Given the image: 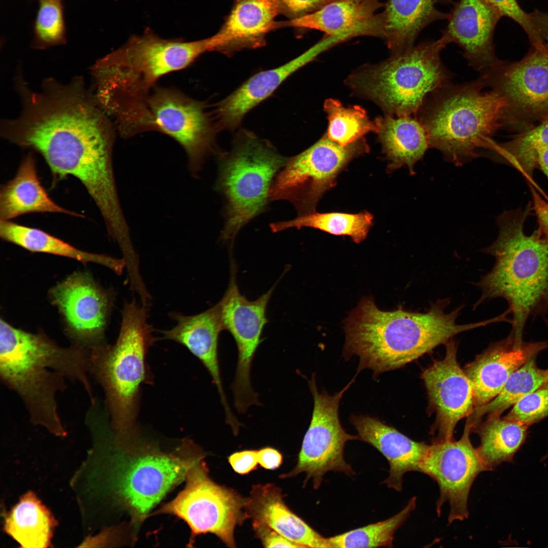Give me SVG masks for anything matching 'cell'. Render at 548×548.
Masks as SVG:
<instances>
[{"mask_svg": "<svg viewBox=\"0 0 548 548\" xmlns=\"http://www.w3.org/2000/svg\"><path fill=\"white\" fill-rule=\"evenodd\" d=\"M22 110L1 125L4 139L44 157L55 181L80 180L94 200L105 224L124 219L114 177V133L105 112L81 77L64 84L49 78L40 91H19Z\"/></svg>", "mask_w": 548, "mask_h": 548, "instance_id": "cell-1", "label": "cell"}, {"mask_svg": "<svg viewBox=\"0 0 548 548\" xmlns=\"http://www.w3.org/2000/svg\"><path fill=\"white\" fill-rule=\"evenodd\" d=\"M0 376L20 398L30 422L58 436L66 430L56 394L79 383L90 402L95 400L89 374L90 350L75 345L63 348L43 333H31L0 320Z\"/></svg>", "mask_w": 548, "mask_h": 548, "instance_id": "cell-2", "label": "cell"}, {"mask_svg": "<svg viewBox=\"0 0 548 548\" xmlns=\"http://www.w3.org/2000/svg\"><path fill=\"white\" fill-rule=\"evenodd\" d=\"M505 211L497 219L499 234L485 252L494 257L491 270L477 283L482 295L475 305L497 297L505 299L512 315L510 333L523 338L528 319L548 312V238L538 228L524 231L531 209Z\"/></svg>", "mask_w": 548, "mask_h": 548, "instance_id": "cell-3", "label": "cell"}, {"mask_svg": "<svg viewBox=\"0 0 548 548\" xmlns=\"http://www.w3.org/2000/svg\"><path fill=\"white\" fill-rule=\"evenodd\" d=\"M481 78L461 84L451 82L430 93L416 117L424 127L430 147L446 161L462 166L489 149L501 126L506 103L493 91H483Z\"/></svg>", "mask_w": 548, "mask_h": 548, "instance_id": "cell-4", "label": "cell"}, {"mask_svg": "<svg viewBox=\"0 0 548 548\" xmlns=\"http://www.w3.org/2000/svg\"><path fill=\"white\" fill-rule=\"evenodd\" d=\"M343 357L359 359L357 373L380 374L402 367L440 344L442 330L431 310L414 312L399 309L383 311L373 300H362L346 321Z\"/></svg>", "mask_w": 548, "mask_h": 548, "instance_id": "cell-5", "label": "cell"}, {"mask_svg": "<svg viewBox=\"0 0 548 548\" xmlns=\"http://www.w3.org/2000/svg\"><path fill=\"white\" fill-rule=\"evenodd\" d=\"M209 44L208 38L165 39L147 28L94 65L95 98L105 111L115 114L144 98L163 76L187 67L210 51Z\"/></svg>", "mask_w": 548, "mask_h": 548, "instance_id": "cell-6", "label": "cell"}, {"mask_svg": "<svg viewBox=\"0 0 548 548\" xmlns=\"http://www.w3.org/2000/svg\"><path fill=\"white\" fill-rule=\"evenodd\" d=\"M117 340L90 350V373L101 386L117 440L126 443L136 436L141 385L146 379V356L154 341L147 322L148 308L133 299L126 302Z\"/></svg>", "mask_w": 548, "mask_h": 548, "instance_id": "cell-7", "label": "cell"}, {"mask_svg": "<svg viewBox=\"0 0 548 548\" xmlns=\"http://www.w3.org/2000/svg\"><path fill=\"white\" fill-rule=\"evenodd\" d=\"M448 44L441 37L395 53L386 61L353 74L349 85L388 115L416 117L428 95L450 83L451 74L440 58Z\"/></svg>", "mask_w": 548, "mask_h": 548, "instance_id": "cell-8", "label": "cell"}, {"mask_svg": "<svg viewBox=\"0 0 548 548\" xmlns=\"http://www.w3.org/2000/svg\"><path fill=\"white\" fill-rule=\"evenodd\" d=\"M288 159L252 133L238 134L232 150L220 162L216 185L226 199L223 241H233L246 224L264 211L272 179Z\"/></svg>", "mask_w": 548, "mask_h": 548, "instance_id": "cell-9", "label": "cell"}, {"mask_svg": "<svg viewBox=\"0 0 548 548\" xmlns=\"http://www.w3.org/2000/svg\"><path fill=\"white\" fill-rule=\"evenodd\" d=\"M130 124L135 134L157 130L174 139L185 150L194 177L214 151V131L202 105L176 89L150 92L134 108Z\"/></svg>", "mask_w": 548, "mask_h": 548, "instance_id": "cell-10", "label": "cell"}, {"mask_svg": "<svg viewBox=\"0 0 548 548\" xmlns=\"http://www.w3.org/2000/svg\"><path fill=\"white\" fill-rule=\"evenodd\" d=\"M368 151L361 139L342 147L324 135L288 159L272 183L269 200H288L299 216L315 212L318 201L334 186L341 171L353 158Z\"/></svg>", "mask_w": 548, "mask_h": 548, "instance_id": "cell-11", "label": "cell"}, {"mask_svg": "<svg viewBox=\"0 0 548 548\" xmlns=\"http://www.w3.org/2000/svg\"><path fill=\"white\" fill-rule=\"evenodd\" d=\"M203 458L187 472L184 489L156 513L172 515L185 521L191 529L190 542L198 535L210 533L227 546L235 547V527L246 520L245 498L214 482Z\"/></svg>", "mask_w": 548, "mask_h": 548, "instance_id": "cell-12", "label": "cell"}, {"mask_svg": "<svg viewBox=\"0 0 548 548\" xmlns=\"http://www.w3.org/2000/svg\"><path fill=\"white\" fill-rule=\"evenodd\" d=\"M520 61L497 60L480 77L504 100L502 126L523 127L548 117V47L532 46Z\"/></svg>", "mask_w": 548, "mask_h": 548, "instance_id": "cell-13", "label": "cell"}, {"mask_svg": "<svg viewBox=\"0 0 548 548\" xmlns=\"http://www.w3.org/2000/svg\"><path fill=\"white\" fill-rule=\"evenodd\" d=\"M354 380L331 395L325 391H319L315 374H312L309 381L314 399L310 424L303 437L296 466L289 472L280 475V478L292 477L304 472L306 477L303 487L312 480L313 488L317 490L329 471L342 472L349 476L355 475L351 465L344 458V452L347 442L358 440V437L346 431L338 415L340 400Z\"/></svg>", "mask_w": 548, "mask_h": 548, "instance_id": "cell-14", "label": "cell"}, {"mask_svg": "<svg viewBox=\"0 0 548 548\" xmlns=\"http://www.w3.org/2000/svg\"><path fill=\"white\" fill-rule=\"evenodd\" d=\"M164 453L144 449L122 464L117 482L118 493L134 522L144 520L151 509L173 488L186 479L187 472L202 455Z\"/></svg>", "mask_w": 548, "mask_h": 548, "instance_id": "cell-15", "label": "cell"}, {"mask_svg": "<svg viewBox=\"0 0 548 548\" xmlns=\"http://www.w3.org/2000/svg\"><path fill=\"white\" fill-rule=\"evenodd\" d=\"M235 273L233 267L227 291L218 303L223 329L231 334L238 350L231 385L234 406L238 410L245 412L252 405L259 404L257 394L251 386L250 370L262 329L267 322L266 309L276 285L257 299L250 301L239 291Z\"/></svg>", "mask_w": 548, "mask_h": 548, "instance_id": "cell-16", "label": "cell"}, {"mask_svg": "<svg viewBox=\"0 0 548 548\" xmlns=\"http://www.w3.org/2000/svg\"><path fill=\"white\" fill-rule=\"evenodd\" d=\"M472 426L467 422L458 440L453 439L435 441L429 445L420 472L437 484L440 495L436 501L439 516L444 503L450 504L448 523L467 519L468 500L476 476L487 471L477 451L472 445L470 433Z\"/></svg>", "mask_w": 548, "mask_h": 548, "instance_id": "cell-17", "label": "cell"}, {"mask_svg": "<svg viewBox=\"0 0 548 548\" xmlns=\"http://www.w3.org/2000/svg\"><path fill=\"white\" fill-rule=\"evenodd\" d=\"M75 345L90 350L106 344L104 333L113 304V297L90 276L77 272L50 291Z\"/></svg>", "mask_w": 548, "mask_h": 548, "instance_id": "cell-18", "label": "cell"}, {"mask_svg": "<svg viewBox=\"0 0 548 548\" xmlns=\"http://www.w3.org/2000/svg\"><path fill=\"white\" fill-rule=\"evenodd\" d=\"M421 375L436 415L434 441L452 439L458 422L474 408L472 385L458 363L455 342H447L443 358L433 362Z\"/></svg>", "mask_w": 548, "mask_h": 548, "instance_id": "cell-19", "label": "cell"}, {"mask_svg": "<svg viewBox=\"0 0 548 548\" xmlns=\"http://www.w3.org/2000/svg\"><path fill=\"white\" fill-rule=\"evenodd\" d=\"M547 348L546 341H527L510 333L478 355L464 370L472 385L474 409L492 400L515 370Z\"/></svg>", "mask_w": 548, "mask_h": 548, "instance_id": "cell-20", "label": "cell"}, {"mask_svg": "<svg viewBox=\"0 0 548 548\" xmlns=\"http://www.w3.org/2000/svg\"><path fill=\"white\" fill-rule=\"evenodd\" d=\"M502 17L484 0H459L449 13L442 36L449 44H457L468 64L481 74L497 60L493 34Z\"/></svg>", "mask_w": 548, "mask_h": 548, "instance_id": "cell-21", "label": "cell"}, {"mask_svg": "<svg viewBox=\"0 0 548 548\" xmlns=\"http://www.w3.org/2000/svg\"><path fill=\"white\" fill-rule=\"evenodd\" d=\"M383 6L381 0H334L301 17L276 21L275 28L316 29L345 40L365 36L383 39L384 16L378 12Z\"/></svg>", "mask_w": 548, "mask_h": 548, "instance_id": "cell-22", "label": "cell"}, {"mask_svg": "<svg viewBox=\"0 0 548 548\" xmlns=\"http://www.w3.org/2000/svg\"><path fill=\"white\" fill-rule=\"evenodd\" d=\"M278 15V0H233L220 29L209 37L211 51L231 55L264 46Z\"/></svg>", "mask_w": 548, "mask_h": 548, "instance_id": "cell-23", "label": "cell"}, {"mask_svg": "<svg viewBox=\"0 0 548 548\" xmlns=\"http://www.w3.org/2000/svg\"><path fill=\"white\" fill-rule=\"evenodd\" d=\"M350 420L357 432L358 440L375 448L387 460L389 474L382 484L401 491L403 476L408 472H420L429 445L411 439L374 417L353 415Z\"/></svg>", "mask_w": 548, "mask_h": 548, "instance_id": "cell-24", "label": "cell"}, {"mask_svg": "<svg viewBox=\"0 0 548 548\" xmlns=\"http://www.w3.org/2000/svg\"><path fill=\"white\" fill-rule=\"evenodd\" d=\"M176 325L161 331L163 339L177 342L186 347L205 366L220 396L226 418L233 417L223 388L218 356V340L224 330L219 303L197 315L185 316L170 313Z\"/></svg>", "mask_w": 548, "mask_h": 548, "instance_id": "cell-25", "label": "cell"}, {"mask_svg": "<svg viewBox=\"0 0 548 548\" xmlns=\"http://www.w3.org/2000/svg\"><path fill=\"white\" fill-rule=\"evenodd\" d=\"M281 489L271 483L253 485L244 511L252 525H265L303 547H330L318 533L286 504Z\"/></svg>", "mask_w": 548, "mask_h": 548, "instance_id": "cell-26", "label": "cell"}, {"mask_svg": "<svg viewBox=\"0 0 548 548\" xmlns=\"http://www.w3.org/2000/svg\"><path fill=\"white\" fill-rule=\"evenodd\" d=\"M321 48L317 44L278 67L258 73L219 102L216 116L222 128L234 129L245 115L268 97L288 76L309 61Z\"/></svg>", "mask_w": 548, "mask_h": 548, "instance_id": "cell-27", "label": "cell"}, {"mask_svg": "<svg viewBox=\"0 0 548 548\" xmlns=\"http://www.w3.org/2000/svg\"><path fill=\"white\" fill-rule=\"evenodd\" d=\"M30 213L84 217L59 206L50 198L40 181L35 158L29 153L21 162L15 177L1 186L0 221H9Z\"/></svg>", "mask_w": 548, "mask_h": 548, "instance_id": "cell-28", "label": "cell"}, {"mask_svg": "<svg viewBox=\"0 0 548 548\" xmlns=\"http://www.w3.org/2000/svg\"><path fill=\"white\" fill-rule=\"evenodd\" d=\"M448 0H388L383 11L384 39L394 53L414 46L419 33L427 25L448 19L449 13L438 9Z\"/></svg>", "mask_w": 548, "mask_h": 548, "instance_id": "cell-29", "label": "cell"}, {"mask_svg": "<svg viewBox=\"0 0 548 548\" xmlns=\"http://www.w3.org/2000/svg\"><path fill=\"white\" fill-rule=\"evenodd\" d=\"M375 122L383 152L388 160V170L406 166L414 175L415 165L430 148L426 130L417 117H379Z\"/></svg>", "mask_w": 548, "mask_h": 548, "instance_id": "cell-30", "label": "cell"}, {"mask_svg": "<svg viewBox=\"0 0 548 548\" xmlns=\"http://www.w3.org/2000/svg\"><path fill=\"white\" fill-rule=\"evenodd\" d=\"M0 236L4 240L33 252L45 253L91 262L107 267L118 275L126 267L123 258L80 250L41 229L9 221H0Z\"/></svg>", "mask_w": 548, "mask_h": 548, "instance_id": "cell-31", "label": "cell"}, {"mask_svg": "<svg viewBox=\"0 0 548 548\" xmlns=\"http://www.w3.org/2000/svg\"><path fill=\"white\" fill-rule=\"evenodd\" d=\"M55 525L48 509L29 492L7 515L4 529L22 547L44 548L50 544Z\"/></svg>", "mask_w": 548, "mask_h": 548, "instance_id": "cell-32", "label": "cell"}, {"mask_svg": "<svg viewBox=\"0 0 548 548\" xmlns=\"http://www.w3.org/2000/svg\"><path fill=\"white\" fill-rule=\"evenodd\" d=\"M529 427L501 416L488 417L477 427L480 444L476 450L487 471L494 470L502 463L512 462L525 441Z\"/></svg>", "mask_w": 548, "mask_h": 548, "instance_id": "cell-33", "label": "cell"}, {"mask_svg": "<svg viewBox=\"0 0 548 548\" xmlns=\"http://www.w3.org/2000/svg\"><path fill=\"white\" fill-rule=\"evenodd\" d=\"M537 357H532L515 370L499 394L492 400L474 408L468 417V422L475 427L485 415L488 417L501 416L520 399L548 381V368H540L537 364Z\"/></svg>", "mask_w": 548, "mask_h": 548, "instance_id": "cell-34", "label": "cell"}, {"mask_svg": "<svg viewBox=\"0 0 548 548\" xmlns=\"http://www.w3.org/2000/svg\"><path fill=\"white\" fill-rule=\"evenodd\" d=\"M372 220L373 216L365 211L358 214L314 212L291 220L271 223L270 227L273 232L289 228L313 227L336 235L350 236L354 242L359 243L366 238Z\"/></svg>", "mask_w": 548, "mask_h": 548, "instance_id": "cell-35", "label": "cell"}, {"mask_svg": "<svg viewBox=\"0 0 548 548\" xmlns=\"http://www.w3.org/2000/svg\"><path fill=\"white\" fill-rule=\"evenodd\" d=\"M548 147V117L536 126L523 131L511 141L497 144L493 142L490 148L500 160L517 168L530 181L537 167V151Z\"/></svg>", "mask_w": 548, "mask_h": 548, "instance_id": "cell-36", "label": "cell"}, {"mask_svg": "<svg viewBox=\"0 0 548 548\" xmlns=\"http://www.w3.org/2000/svg\"><path fill=\"white\" fill-rule=\"evenodd\" d=\"M416 500L413 497L400 511L387 520L328 537L330 547H392L396 531L416 508Z\"/></svg>", "mask_w": 548, "mask_h": 548, "instance_id": "cell-37", "label": "cell"}, {"mask_svg": "<svg viewBox=\"0 0 548 548\" xmlns=\"http://www.w3.org/2000/svg\"><path fill=\"white\" fill-rule=\"evenodd\" d=\"M324 108L329 123L326 135L341 146L358 141L369 132H378L375 121H370L359 106L346 108L339 101L330 98L325 100Z\"/></svg>", "mask_w": 548, "mask_h": 548, "instance_id": "cell-38", "label": "cell"}, {"mask_svg": "<svg viewBox=\"0 0 548 548\" xmlns=\"http://www.w3.org/2000/svg\"><path fill=\"white\" fill-rule=\"evenodd\" d=\"M34 25L36 44L47 47L64 43L65 25L62 0H39Z\"/></svg>", "mask_w": 548, "mask_h": 548, "instance_id": "cell-39", "label": "cell"}, {"mask_svg": "<svg viewBox=\"0 0 548 548\" xmlns=\"http://www.w3.org/2000/svg\"><path fill=\"white\" fill-rule=\"evenodd\" d=\"M504 418L529 427L548 418V381L513 406Z\"/></svg>", "mask_w": 548, "mask_h": 548, "instance_id": "cell-40", "label": "cell"}, {"mask_svg": "<svg viewBox=\"0 0 548 548\" xmlns=\"http://www.w3.org/2000/svg\"><path fill=\"white\" fill-rule=\"evenodd\" d=\"M484 1L497 9L502 16L507 17L518 23L527 33L532 45L541 44L529 14L522 10L517 0Z\"/></svg>", "mask_w": 548, "mask_h": 548, "instance_id": "cell-41", "label": "cell"}, {"mask_svg": "<svg viewBox=\"0 0 548 548\" xmlns=\"http://www.w3.org/2000/svg\"><path fill=\"white\" fill-rule=\"evenodd\" d=\"M334 0H278L280 14L293 20L313 13Z\"/></svg>", "mask_w": 548, "mask_h": 548, "instance_id": "cell-42", "label": "cell"}, {"mask_svg": "<svg viewBox=\"0 0 548 548\" xmlns=\"http://www.w3.org/2000/svg\"><path fill=\"white\" fill-rule=\"evenodd\" d=\"M252 526L256 537L265 547H303L265 525Z\"/></svg>", "mask_w": 548, "mask_h": 548, "instance_id": "cell-43", "label": "cell"}, {"mask_svg": "<svg viewBox=\"0 0 548 548\" xmlns=\"http://www.w3.org/2000/svg\"><path fill=\"white\" fill-rule=\"evenodd\" d=\"M257 454V450L237 452L230 455L228 461L235 472L245 475L257 469L259 464Z\"/></svg>", "mask_w": 548, "mask_h": 548, "instance_id": "cell-44", "label": "cell"}, {"mask_svg": "<svg viewBox=\"0 0 548 548\" xmlns=\"http://www.w3.org/2000/svg\"><path fill=\"white\" fill-rule=\"evenodd\" d=\"M258 461L260 465L266 469L274 470L283 462L282 454L277 450L269 447L258 451Z\"/></svg>", "mask_w": 548, "mask_h": 548, "instance_id": "cell-45", "label": "cell"}, {"mask_svg": "<svg viewBox=\"0 0 548 548\" xmlns=\"http://www.w3.org/2000/svg\"><path fill=\"white\" fill-rule=\"evenodd\" d=\"M531 191L533 198V209L539 225L538 228L548 238V201L542 199L534 189L531 188Z\"/></svg>", "mask_w": 548, "mask_h": 548, "instance_id": "cell-46", "label": "cell"}, {"mask_svg": "<svg viewBox=\"0 0 548 548\" xmlns=\"http://www.w3.org/2000/svg\"><path fill=\"white\" fill-rule=\"evenodd\" d=\"M529 15L541 44L548 47V13L535 10Z\"/></svg>", "mask_w": 548, "mask_h": 548, "instance_id": "cell-47", "label": "cell"}, {"mask_svg": "<svg viewBox=\"0 0 548 548\" xmlns=\"http://www.w3.org/2000/svg\"><path fill=\"white\" fill-rule=\"evenodd\" d=\"M537 166L548 178V147L541 148L537 151Z\"/></svg>", "mask_w": 548, "mask_h": 548, "instance_id": "cell-48", "label": "cell"}, {"mask_svg": "<svg viewBox=\"0 0 548 548\" xmlns=\"http://www.w3.org/2000/svg\"><path fill=\"white\" fill-rule=\"evenodd\" d=\"M547 457H548V451H547V452L545 456L542 459L544 460V459H545Z\"/></svg>", "mask_w": 548, "mask_h": 548, "instance_id": "cell-49", "label": "cell"}, {"mask_svg": "<svg viewBox=\"0 0 548 548\" xmlns=\"http://www.w3.org/2000/svg\"><path fill=\"white\" fill-rule=\"evenodd\" d=\"M546 324L548 326V319L546 320Z\"/></svg>", "mask_w": 548, "mask_h": 548, "instance_id": "cell-50", "label": "cell"}]
</instances>
